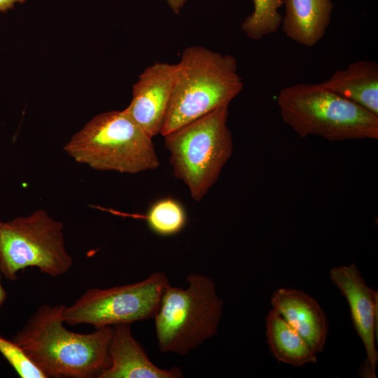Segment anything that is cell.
<instances>
[{"label": "cell", "mask_w": 378, "mask_h": 378, "mask_svg": "<svg viewBox=\"0 0 378 378\" xmlns=\"http://www.w3.org/2000/svg\"><path fill=\"white\" fill-rule=\"evenodd\" d=\"M65 305L40 306L13 337L47 378H99L110 365L113 326L78 333L64 326Z\"/></svg>", "instance_id": "obj_1"}, {"label": "cell", "mask_w": 378, "mask_h": 378, "mask_svg": "<svg viewBox=\"0 0 378 378\" xmlns=\"http://www.w3.org/2000/svg\"><path fill=\"white\" fill-rule=\"evenodd\" d=\"M160 134L165 136L216 109L229 106L244 88L236 58L200 46L186 48Z\"/></svg>", "instance_id": "obj_2"}, {"label": "cell", "mask_w": 378, "mask_h": 378, "mask_svg": "<svg viewBox=\"0 0 378 378\" xmlns=\"http://www.w3.org/2000/svg\"><path fill=\"white\" fill-rule=\"evenodd\" d=\"M277 106L285 124L302 138L330 141L378 139V116L339 96L321 83L283 88Z\"/></svg>", "instance_id": "obj_3"}, {"label": "cell", "mask_w": 378, "mask_h": 378, "mask_svg": "<svg viewBox=\"0 0 378 378\" xmlns=\"http://www.w3.org/2000/svg\"><path fill=\"white\" fill-rule=\"evenodd\" d=\"M64 150L77 162L99 171L136 174L160 165L152 137L123 110L95 115Z\"/></svg>", "instance_id": "obj_4"}, {"label": "cell", "mask_w": 378, "mask_h": 378, "mask_svg": "<svg viewBox=\"0 0 378 378\" xmlns=\"http://www.w3.org/2000/svg\"><path fill=\"white\" fill-rule=\"evenodd\" d=\"M188 287L170 284L164 290L154 316L156 338L162 353L188 354L218 331L223 302L214 282L190 273Z\"/></svg>", "instance_id": "obj_5"}, {"label": "cell", "mask_w": 378, "mask_h": 378, "mask_svg": "<svg viewBox=\"0 0 378 378\" xmlns=\"http://www.w3.org/2000/svg\"><path fill=\"white\" fill-rule=\"evenodd\" d=\"M229 106L216 109L164 136L174 176L200 202L217 181L233 151Z\"/></svg>", "instance_id": "obj_6"}, {"label": "cell", "mask_w": 378, "mask_h": 378, "mask_svg": "<svg viewBox=\"0 0 378 378\" xmlns=\"http://www.w3.org/2000/svg\"><path fill=\"white\" fill-rule=\"evenodd\" d=\"M61 221L43 209L0 220V272L8 281L28 267L52 277L66 274L74 260L68 252Z\"/></svg>", "instance_id": "obj_7"}, {"label": "cell", "mask_w": 378, "mask_h": 378, "mask_svg": "<svg viewBox=\"0 0 378 378\" xmlns=\"http://www.w3.org/2000/svg\"><path fill=\"white\" fill-rule=\"evenodd\" d=\"M169 285L165 274L154 272L130 284L89 288L72 304L65 305L62 318L71 326L88 324L95 328L153 318Z\"/></svg>", "instance_id": "obj_8"}, {"label": "cell", "mask_w": 378, "mask_h": 378, "mask_svg": "<svg viewBox=\"0 0 378 378\" xmlns=\"http://www.w3.org/2000/svg\"><path fill=\"white\" fill-rule=\"evenodd\" d=\"M178 71L176 64L155 62L139 76L123 111L152 138L161 133Z\"/></svg>", "instance_id": "obj_9"}, {"label": "cell", "mask_w": 378, "mask_h": 378, "mask_svg": "<svg viewBox=\"0 0 378 378\" xmlns=\"http://www.w3.org/2000/svg\"><path fill=\"white\" fill-rule=\"evenodd\" d=\"M330 277L346 298L354 327L363 344L367 358L365 377L374 378L378 361L376 347L378 293L365 284L354 263L332 268Z\"/></svg>", "instance_id": "obj_10"}, {"label": "cell", "mask_w": 378, "mask_h": 378, "mask_svg": "<svg viewBox=\"0 0 378 378\" xmlns=\"http://www.w3.org/2000/svg\"><path fill=\"white\" fill-rule=\"evenodd\" d=\"M271 304L316 354L323 350L328 324L316 300L303 291L281 288L273 293Z\"/></svg>", "instance_id": "obj_11"}, {"label": "cell", "mask_w": 378, "mask_h": 378, "mask_svg": "<svg viewBox=\"0 0 378 378\" xmlns=\"http://www.w3.org/2000/svg\"><path fill=\"white\" fill-rule=\"evenodd\" d=\"M109 367L99 378H181L182 370L178 367L161 369L153 363L147 354L134 338L130 324L113 326L108 346Z\"/></svg>", "instance_id": "obj_12"}, {"label": "cell", "mask_w": 378, "mask_h": 378, "mask_svg": "<svg viewBox=\"0 0 378 378\" xmlns=\"http://www.w3.org/2000/svg\"><path fill=\"white\" fill-rule=\"evenodd\" d=\"M281 29L290 40L306 47L317 44L331 22V0H284Z\"/></svg>", "instance_id": "obj_13"}, {"label": "cell", "mask_w": 378, "mask_h": 378, "mask_svg": "<svg viewBox=\"0 0 378 378\" xmlns=\"http://www.w3.org/2000/svg\"><path fill=\"white\" fill-rule=\"evenodd\" d=\"M339 96L378 116V63L373 60L354 62L320 83Z\"/></svg>", "instance_id": "obj_14"}, {"label": "cell", "mask_w": 378, "mask_h": 378, "mask_svg": "<svg viewBox=\"0 0 378 378\" xmlns=\"http://www.w3.org/2000/svg\"><path fill=\"white\" fill-rule=\"evenodd\" d=\"M265 327L270 351L279 362L292 366L316 362V354L273 309L266 317Z\"/></svg>", "instance_id": "obj_15"}, {"label": "cell", "mask_w": 378, "mask_h": 378, "mask_svg": "<svg viewBox=\"0 0 378 378\" xmlns=\"http://www.w3.org/2000/svg\"><path fill=\"white\" fill-rule=\"evenodd\" d=\"M253 10L241 24V29L251 39L259 41L276 33L281 26L283 15L279 9L284 0H253Z\"/></svg>", "instance_id": "obj_16"}, {"label": "cell", "mask_w": 378, "mask_h": 378, "mask_svg": "<svg viewBox=\"0 0 378 378\" xmlns=\"http://www.w3.org/2000/svg\"><path fill=\"white\" fill-rule=\"evenodd\" d=\"M146 218L149 227L163 236L178 233L187 220L183 206L172 198H164L155 202L149 209Z\"/></svg>", "instance_id": "obj_17"}, {"label": "cell", "mask_w": 378, "mask_h": 378, "mask_svg": "<svg viewBox=\"0 0 378 378\" xmlns=\"http://www.w3.org/2000/svg\"><path fill=\"white\" fill-rule=\"evenodd\" d=\"M0 354L22 378H47L15 341L0 335Z\"/></svg>", "instance_id": "obj_18"}, {"label": "cell", "mask_w": 378, "mask_h": 378, "mask_svg": "<svg viewBox=\"0 0 378 378\" xmlns=\"http://www.w3.org/2000/svg\"><path fill=\"white\" fill-rule=\"evenodd\" d=\"M27 0H0V12L6 13L14 8L16 4H23Z\"/></svg>", "instance_id": "obj_19"}, {"label": "cell", "mask_w": 378, "mask_h": 378, "mask_svg": "<svg viewBox=\"0 0 378 378\" xmlns=\"http://www.w3.org/2000/svg\"><path fill=\"white\" fill-rule=\"evenodd\" d=\"M187 0H166L167 4L175 14H179Z\"/></svg>", "instance_id": "obj_20"}, {"label": "cell", "mask_w": 378, "mask_h": 378, "mask_svg": "<svg viewBox=\"0 0 378 378\" xmlns=\"http://www.w3.org/2000/svg\"><path fill=\"white\" fill-rule=\"evenodd\" d=\"M7 298V293L5 288L3 286V284L1 281V272H0V308L4 303Z\"/></svg>", "instance_id": "obj_21"}, {"label": "cell", "mask_w": 378, "mask_h": 378, "mask_svg": "<svg viewBox=\"0 0 378 378\" xmlns=\"http://www.w3.org/2000/svg\"><path fill=\"white\" fill-rule=\"evenodd\" d=\"M227 1H229V0H227Z\"/></svg>", "instance_id": "obj_22"}]
</instances>
